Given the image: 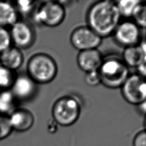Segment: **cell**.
<instances>
[{"label": "cell", "mask_w": 146, "mask_h": 146, "mask_svg": "<svg viewBox=\"0 0 146 146\" xmlns=\"http://www.w3.org/2000/svg\"><path fill=\"white\" fill-rule=\"evenodd\" d=\"M81 112L80 101L75 96L65 95L58 99L52 107L53 120L58 125L67 127L74 124Z\"/></svg>", "instance_id": "277c9868"}, {"label": "cell", "mask_w": 146, "mask_h": 146, "mask_svg": "<svg viewBox=\"0 0 146 146\" xmlns=\"http://www.w3.org/2000/svg\"><path fill=\"white\" fill-rule=\"evenodd\" d=\"M23 61L21 50L14 46L0 53V64L10 70L15 71L21 67Z\"/></svg>", "instance_id": "4fadbf2b"}, {"label": "cell", "mask_w": 146, "mask_h": 146, "mask_svg": "<svg viewBox=\"0 0 146 146\" xmlns=\"http://www.w3.org/2000/svg\"><path fill=\"white\" fill-rule=\"evenodd\" d=\"M98 72L101 84L112 89L121 87L129 75V67L121 57L116 55L104 58Z\"/></svg>", "instance_id": "7a4b0ae2"}, {"label": "cell", "mask_w": 146, "mask_h": 146, "mask_svg": "<svg viewBox=\"0 0 146 146\" xmlns=\"http://www.w3.org/2000/svg\"><path fill=\"white\" fill-rule=\"evenodd\" d=\"M26 71V74L36 84H46L55 78L58 66L51 56L44 52H38L29 59Z\"/></svg>", "instance_id": "3957f363"}, {"label": "cell", "mask_w": 146, "mask_h": 146, "mask_svg": "<svg viewBox=\"0 0 146 146\" xmlns=\"http://www.w3.org/2000/svg\"><path fill=\"white\" fill-rule=\"evenodd\" d=\"M18 11L14 5L6 1H0V26H11L18 21Z\"/></svg>", "instance_id": "9a60e30c"}, {"label": "cell", "mask_w": 146, "mask_h": 146, "mask_svg": "<svg viewBox=\"0 0 146 146\" xmlns=\"http://www.w3.org/2000/svg\"><path fill=\"white\" fill-rule=\"evenodd\" d=\"M120 18L116 2L100 1L90 7L86 19L87 26L103 39L113 34Z\"/></svg>", "instance_id": "6da1fadb"}, {"label": "cell", "mask_w": 146, "mask_h": 146, "mask_svg": "<svg viewBox=\"0 0 146 146\" xmlns=\"http://www.w3.org/2000/svg\"><path fill=\"white\" fill-rule=\"evenodd\" d=\"M15 72L0 64V90H10L17 76Z\"/></svg>", "instance_id": "2e32d148"}, {"label": "cell", "mask_w": 146, "mask_h": 146, "mask_svg": "<svg viewBox=\"0 0 146 146\" xmlns=\"http://www.w3.org/2000/svg\"><path fill=\"white\" fill-rule=\"evenodd\" d=\"M104 57L98 48L79 51L76 58L79 67L86 73L97 71L100 67Z\"/></svg>", "instance_id": "7c38bea8"}, {"label": "cell", "mask_w": 146, "mask_h": 146, "mask_svg": "<svg viewBox=\"0 0 146 146\" xmlns=\"http://www.w3.org/2000/svg\"><path fill=\"white\" fill-rule=\"evenodd\" d=\"M8 119L12 129L19 132L30 129L35 121L32 112L24 108L13 110L8 115Z\"/></svg>", "instance_id": "8fae6325"}, {"label": "cell", "mask_w": 146, "mask_h": 146, "mask_svg": "<svg viewBox=\"0 0 146 146\" xmlns=\"http://www.w3.org/2000/svg\"><path fill=\"white\" fill-rule=\"evenodd\" d=\"M140 44L144 50V55L139 66L136 67L137 74L146 79V40L141 41Z\"/></svg>", "instance_id": "603a6c76"}, {"label": "cell", "mask_w": 146, "mask_h": 146, "mask_svg": "<svg viewBox=\"0 0 146 146\" xmlns=\"http://www.w3.org/2000/svg\"><path fill=\"white\" fill-rule=\"evenodd\" d=\"M144 55L140 43L136 46L124 48L121 58L128 67H136L140 63Z\"/></svg>", "instance_id": "5bb4252c"}, {"label": "cell", "mask_w": 146, "mask_h": 146, "mask_svg": "<svg viewBox=\"0 0 146 146\" xmlns=\"http://www.w3.org/2000/svg\"><path fill=\"white\" fill-rule=\"evenodd\" d=\"M136 106L140 113L146 116V98Z\"/></svg>", "instance_id": "d4e9b609"}, {"label": "cell", "mask_w": 146, "mask_h": 146, "mask_svg": "<svg viewBox=\"0 0 146 146\" xmlns=\"http://www.w3.org/2000/svg\"><path fill=\"white\" fill-rule=\"evenodd\" d=\"M14 46L19 48L31 47L35 39V34L31 25L26 21L18 20L11 26L9 31Z\"/></svg>", "instance_id": "9c48e42d"}, {"label": "cell", "mask_w": 146, "mask_h": 146, "mask_svg": "<svg viewBox=\"0 0 146 146\" xmlns=\"http://www.w3.org/2000/svg\"><path fill=\"white\" fill-rule=\"evenodd\" d=\"M84 80L86 83L91 87H95L101 84L98 70L86 72Z\"/></svg>", "instance_id": "44dd1931"}, {"label": "cell", "mask_w": 146, "mask_h": 146, "mask_svg": "<svg viewBox=\"0 0 146 146\" xmlns=\"http://www.w3.org/2000/svg\"><path fill=\"white\" fill-rule=\"evenodd\" d=\"M112 35L115 40L124 48L137 45L141 42L140 28L133 21L120 22Z\"/></svg>", "instance_id": "ba28073f"}, {"label": "cell", "mask_w": 146, "mask_h": 146, "mask_svg": "<svg viewBox=\"0 0 146 146\" xmlns=\"http://www.w3.org/2000/svg\"><path fill=\"white\" fill-rule=\"evenodd\" d=\"M10 31L6 27L0 26V53L11 46Z\"/></svg>", "instance_id": "d6986e66"}, {"label": "cell", "mask_w": 146, "mask_h": 146, "mask_svg": "<svg viewBox=\"0 0 146 146\" xmlns=\"http://www.w3.org/2000/svg\"><path fill=\"white\" fill-rule=\"evenodd\" d=\"M35 3V2L31 1H19L16 2L17 7H14L17 11H21L22 13L26 14L34 8Z\"/></svg>", "instance_id": "7402d4cb"}, {"label": "cell", "mask_w": 146, "mask_h": 146, "mask_svg": "<svg viewBox=\"0 0 146 146\" xmlns=\"http://www.w3.org/2000/svg\"><path fill=\"white\" fill-rule=\"evenodd\" d=\"M36 84L27 74L17 75L10 91L14 98L26 100L34 95Z\"/></svg>", "instance_id": "30bf717a"}, {"label": "cell", "mask_w": 146, "mask_h": 146, "mask_svg": "<svg viewBox=\"0 0 146 146\" xmlns=\"http://www.w3.org/2000/svg\"><path fill=\"white\" fill-rule=\"evenodd\" d=\"M139 2L140 1L137 0H121L116 2L121 17H132L133 11Z\"/></svg>", "instance_id": "e0dca14e"}, {"label": "cell", "mask_w": 146, "mask_h": 146, "mask_svg": "<svg viewBox=\"0 0 146 146\" xmlns=\"http://www.w3.org/2000/svg\"><path fill=\"white\" fill-rule=\"evenodd\" d=\"M144 125H145V129L146 130V119L145 120V122H144Z\"/></svg>", "instance_id": "484cf974"}, {"label": "cell", "mask_w": 146, "mask_h": 146, "mask_svg": "<svg viewBox=\"0 0 146 146\" xmlns=\"http://www.w3.org/2000/svg\"><path fill=\"white\" fill-rule=\"evenodd\" d=\"M120 88L123 97L131 104L137 106L146 98V79L137 73L129 74Z\"/></svg>", "instance_id": "8992f818"}, {"label": "cell", "mask_w": 146, "mask_h": 146, "mask_svg": "<svg viewBox=\"0 0 146 146\" xmlns=\"http://www.w3.org/2000/svg\"><path fill=\"white\" fill-rule=\"evenodd\" d=\"M102 42V38L87 25L75 28L70 35L72 46L79 51L98 48Z\"/></svg>", "instance_id": "52a82bcc"}, {"label": "cell", "mask_w": 146, "mask_h": 146, "mask_svg": "<svg viewBox=\"0 0 146 146\" xmlns=\"http://www.w3.org/2000/svg\"><path fill=\"white\" fill-rule=\"evenodd\" d=\"M13 131L8 116L0 113V139L6 137Z\"/></svg>", "instance_id": "ffe728a7"}, {"label": "cell", "mask_w": 146, "mask_h": 146, "mask_svg": "<svg viewBox=\"0 0 146 146\" xmlns=\"http://www.w3.org/2000/svg\"><path fill=\"white\" fill-rule=\"evenodd\" d=\"M132 18L133 21L140 29L146 28V1H140L133 11Z\"/></svg>", "instance_id": "ac0fdd59"}, {"label": "cell", "mask_w": 146, "mask_h": 146, "mask_svg": "<svg viewBox=\"0 0 146 146\" xmlns=\"http://www.w3.org/2000/svg\"><path fill=\"white\" fill-rule=\"evenodd\" d=\"M133 146H146V130L144 129L137 132L133 137Z\"/></svg>", "instance_id": "cb8c5ba5"}, {"label": "cell", "mask_w": 146, "mask_h": 146, "mask_svg": "<svg viewBox=\"0 0 146 146\" xmlns=\"http://www.w3.org/2000/svg\"><path fill=\"white\" fill-rule=\"evenodd\" d=\"M66 16L64 5L59 1H43L35 11L34 19L36 23L48 27H54L60 25Z\"/></svg>", "instance_id": "5b68a950"}]
</instances>
